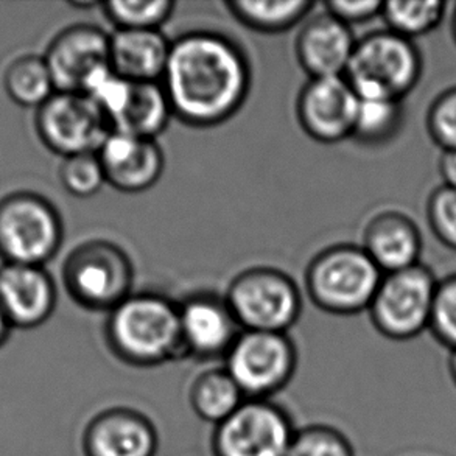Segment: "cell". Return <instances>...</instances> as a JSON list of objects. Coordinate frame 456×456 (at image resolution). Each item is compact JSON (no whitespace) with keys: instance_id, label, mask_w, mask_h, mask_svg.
I'll return each mask as SVG.
<instances>
[{"instance_id":"obj_1","label":"cell","mask_w":456,"mask_h":456,"mask_svg":"<svg viewBox=\"0 0 456 456\" xmlns=\"http://www.w3.org/2000/svg\"><path fill=\"white\" fill-rule=\"evenodd\" d=\"M160 85L179 120L209 128L240 110L251 72L247 56L231 39L212 31H191L172 43Z\"/></svg>"},{"instance_id":"obj_2","label":"cell","mask_w":456,"mask_h":456,"mask_svg":"<svg viewBox=\"0 0 456 456\" xmlns=\"http://www.w3.org/2000/svg\"><path fill=\"white\" fill-rule=\"evenodd\" d=\"M105 339L114 357L134 368H156L185 357L179 305L154 293L130 295L112 308Z\"/></svg>"},{"instance_id":"obj_3","label":"cell","mask_w":456,"mask_h":456,"mask_svg":"<svg viewBox=\"0 0 456 456\" xmlns=\"http://www.w3.org/2000/svg\"><path fill=\"white\" fill-rule=\"evenodd\" d=\"M422 68L414 41L387 28L357 41L345 78L358 99L402 102L418 86Z\"/></svg>"},{"instance_id":"obj_4","label":"cell","mask_w":456,"mask_h":456,"mask_svg":"<svg viewBox=\"0 0 456 456\" xmlns=\"http://www.w3.org/2000/svg\"><path fill=\"white\" fill-rule=\"evenodd\" d=\"M382 279V270L363 248L341 243L314 256L305 272V289L327 314H355L370 308Z\"/></svg>"},{"instance_id":"obj_5","label":"cell","mask_w":456,"mask_h":456,"mask_svg":"<svg viewBox=\"0 0 456 456\" xmlns=\"http://www.w3.org/2000/svg\"><path fill=\"white\" fill-rule=\"evenodd\" d=\"M62 220L47 198L19 191L0 200V259L44 266L61 247Z\"/></svg>"},{"instance_id":"obj_6","label":"cell","mask_w":456,"mask_h":456,"mask_svg":"<svg viewBox=\"0 0 456 456\" xmlns=\"http://www.w3.org/2000/svg\"><path fill=\"white\" fill-rule=\"evenodd\" d=\"M134 270L130 256L110 240L94 239L72 249L62 265V282L75 303L111 312L131 295Z\"/></svg>"},{"instance_id":"obj_7","label":"cell","mask_w":456,"mask_h":456,"mask_svg":"<svg viewBox=\"0 0 456 456\" xmlns=\"http://www.w3.org/2000/svg\"><path fill=\"white\" fill-rule=\"evenodd\" d=\"M224 299L241 330L287 333L303 310L297 282L272 266L237 274Z\"/></svg>"},{"instance_id":"obj_8","label":"cell","mask_w":456,"mask_h":456,"mask_svg":"<svg viewBox=\"0 0 456 456\" xmlns=\"http://www.w3.org/2000/svg\"><path fill=\"white\" fill-rule=\"evenodd\" d=\"M83 94L99 106L112 131L130 136L156 141L173 114L159 81L126 80L112 68L95 75Z\"/></svg>"},{"instance_id":"obj_9","label":"cell","mask_w":456,"mask_h":456,"mask_svg":"<svg viewBox=\"0 0 456 456\" xmlns=\"http://www.w3.org/2000/svg\"><path fill=\"white\" fill-rule=\"evenodd\" d=\"M438 279L428 266L418 264L383 274L370 303V321L385 338L407 341L430 327Z\"/></svg>"},{"instance_id":"obj_10","label":"cell","mask_w":456,"mask_h":456,"mask_svg":"<svg viewBox=\"0 0 456 456\" xmlns=\"http://www.w3.org/2000/svg\"><path fill=\"white\" fill-rule=\"evenodd\" d=\"M223 360L247 399H273L297 372V346L287 333L241 330Z\"/></svg>"},{"instance_id":"obj_11","label":"cell","mask_w":456,"mask_h":456,"mask_svg":"<svg viewBox=\"0 0 456 456\" xmlns=\"http://www.w3.org/2000/svg\"><path fill=\"white\" fill-rule=\"evenodd\" d=\"M297 432L290 413L273 399H247L214 427V456H287Z\"/></svg>"},{"instance_id":"obj_12","label":"cell","mask_w":456,"mask_h":456,"mask_svg":"<svg viewBox=\"0 0 456 456\" xmlns=\"http://www.w3.org/2000/svg\"><path fill=\"white\" fill-rule=\"evenodd\" d=\"M35 126L41 142L62 158L97 153L112 131L105 114L87 95L60 91L37 108Z\"/></svg>"},{"instance_id":"obj_13","label":"cell","mask_w":456,"mask_h":456,"mask_svg":"<svg viewBox=\"0 0 456 456\" xmlns=\"http://www.w3.org/2000/svg\"><path fill=\"white\" fill-rule=\"evenodd\" d=\"M111 37L95 25H70L50 43L45 61L60 93H83L103 69L111 68Z\"/></svg>"},{"instance_id":"obj_14","label":"cell","mask_w":456,"mask_h":456,"mask_svg":"<svg viewBox=\"0 0 456 456\" xmlns=\"http://www.w3.org/2000/svg\"><path fill=\"white\" fill-rule=\"evenodd\" d=\"M357 106L358 95L345 77L310 78L297 97V120L316 142H341L352 137Z\"/></svg>"},{"instance_id":"obj_15","label":"cell","mask_w":456,"mask_h":456,"mask_svg":"<svg viewBox=\"0 0 456 456\" xmlns=\"http://www.w3.org/2000/svg\"><path fill=\"white\" fill-rule=\"evenodd\" d=\"M159 433L150 416L126 405L100 410L81 433L85 456H156Z\"/></svg>"},{"instance_id":"obj_16","label":"cell","mask_w":456,"mask_h":456,"mask_svg":"<svg viewBox=\"0 0 456 456\" xmlns=\"http://www.w3.org/2000/svg\"><path fill=\"white\" fill-rule=\"evenodd\" d=\"M179 326L185 357L200 360L224 358L241 332L226 299L208 293L179 304Z\"/></svg>"},{"instance_id":"obj_17","label":"cell","mask_w":456,"mask_h":456,"mask_svg":"<svg viewBox=\"0 0 456 456\" xmlns=\"http://www.w3.org/2000/svg\"><path fill=\"white\" fill-rule=\"evenodd\" d=\"M55 282L44 266H0V310L12 329L43 326L55 312Z\"/></svg>"},{"instance_id":"obj_18","label":"cell","mask_w":456,"mask_h":456,"mask_svg":"<svg viewBox=\"0 0 456 456\" xmlns=\"http://www.w3.org/2000/svg\"><path fill=\"white\" fill-rule=\"evenodd\" d=\"M106 183L126 193L151 189L164 172L166 158L154 139L111 131L97 151Z\"/></svg>"},{"instance_id":"obj_19","label":"cell","mask_w":456,"mask_h":456,"mask_svg":"<svg viewBox=\"0 0 456 456\" xmlns=\"http://www.w3.org/2000/svg\"><path fill=\"white\" fill-rule=\"evenodd\" d=\"M383 274L420 264L422 234L407 212L395 208L377 210L364 224L362 245Z\"/></svg>"},{"instance_id":"obj_20","label":"cell","mask_w":456,"mask_h":456,"mask_svg":"<svg viewBox=\"0 0 456 456\" xmlns=\"http://www.w3.org/2000/svg\"><path fill=\"white\" fill-rule=\"evenodd\" d=\"M355 44L349 25L330 12H321L304 24L295 50L310 78H329L345 77Z\"/></svg>"},{"instance_id":"obj_21","label":"cell","mask_w":456,"mask_h":456,"mask_svg":"<svg viewBox=\"0 0 456 456\" xmlns=\"http://www.w3.org/2000/svg\"><path fill=\"white\" fill-rule=\"evenodd\" d=\"M172 43L159 30H118L111 37V68L130 81H159Z\"/></svg>"},{"instance_id":"obj_22","label":"cell","mask_w":456,"mask_h":456,"mask_svg":"<svg viewBox=\"0 0 456 456\" xmlns=\"http://www.w3.org/2000/svg\"><path fill=\"white\" fill-rule=\"evenodd\" d=\"M245 401L247 395L224 366L200 372L189 387V403L193 413L214 427L228 419Z\"/></svg>"},{"instance_id":"obj_23","label":"cell","mask_w":456,"mask_h":456,"mask_svg":"<svg viewBox=\"0 0 456 456\" xmlns=\"http://www.w3.org/2000/svg\"><path fill=\"white\" fill-rule=\"evenodd\" d=\"M4 86L16 105L37 110L56 93L47 61L39 55L12 60L4 74Z\"/></svg>"},{"instance_id":"obj_24","label":"cell","mask_w":456,"mask_h":456,"mask_svg":"<svg viewBox=\"0 0 456 456\" xmlns=\"http://www.w3.org/2000/svg\"><path fill=\"white\" fill-rule=\"evenodd\" d=\"M229 12L247 25L248 28L260 33H281L289 30L307 16L314 8L310 0H229Z\"/></svg>"},{"instance_id":"obj_25","label":"cell","mask_w":456,"mask_h":456,"mask_svg":"<svg viewBox=\"0 0 456 456\" xmlns=\"http://www.w3.org/2000/svg\"><path fill=\"white\" fill-rule=\"evenodd\" d=\"M447 6L443 0H391L383 2L382 16L388 30L414 41L430 35L443 24Z\"/></svg>"},{"instance_id":"obj_26","label":"cell","mask_w":456,"mask_h":456,"mask_svg":"<svg viewBox=\"0 0 456 456\" xmlns=\"http://www.w3.org/2000/svg\"><path fill=\"white\" fill-rule=\"evenodd\" d=\"M402 120V102L358 99L352 139L363 145H382L399 133Z\"/></svg>"},{"instance_id":"obj_27","label":"cell","mask_w":456,"mask_h":456,"mask_svg":"<svg viewBox=\"0 0 456 456\" xmlns=\"http://www.w3.org/2000/svg\"><path fill=\"white\" fill-rule=\"evenodd\" d=\"M103 8L118 30H159L170 18L175 4L172 0H110Z\"/></svg>"},{"instance_id":"obj_28","label":"cell","mask_w":456,"mask_h":456,"mask_svg":"<svg viewBox=\"0 0 456 456\" xmlns=\"http://www.w3.org/2000/svg\"><path fill=\"white\" fill-rule=\"evenodd\" d=\"M287 456H355V451L339 428L316 422L297 428Z\"/></svg>"},{"instance_id":"obj_29","label":"cell","mask_w":456,"mask_h":456,"mask_svg":"<svg viewBox=\"0 0 456 456\" xmlns=\"http://www.w3.org/2000/svg\"><path fill=\"white\" fill-rule=\"evenodd\" d=\"M62 187L77 198L94 197L106 183L105 172L97 153L68 156L60 167Z\"/></svg>"},{"instance_id":"obj_30","label":"cell","mask_w":456,"mask_h":456,"mask_svg":"<svg viewBox=\"0 0 456 456\" xmlns=\"http://www.w3.org/2000/svg\"><path fill=\"white\" fill-rule=\"evenodd\" d=\"M428 330L449 351H456V274L438 281Z\"/></svg>"},{"instance_id":"obj_31","label":"cell","mask_w":456,"mask_h":456,"mask_svg":"<svg viewBox=\"0 0 456 456\" xmlns=\"http://www.w3.org/2000/svg\"><path fill=\"white\" fill-rule=\"evenodd\" d=\"M427 220L445 248L456 251V191L439 185L427 200Z\"/></svg>"},{"instance_id":"obj_32","label":"cell","mask_w":456,"mask_h":456,"mask_svg":"<svg viewBox=\"0 0 456 456\" xmlns=\"http://www.w3.org/2000/svg\"><path fill=\"white\" fill-rule=\"evenodd\" d=\"M427 131L443 151L456 150V86L439 94L427 112Z\"/></svg>"},{"instance_id":"obj_33","label":"cell","mask_w":456,"mask_h":456,"mask_svg":"<svg viewBox=\"0 0 456 456\" xmlns=\"http://www.w3.org/2000/svg\"><path fill=\"white\" fill-rule=\"evenodd\" d=\"M327 12L351 27L352 24L366 22L382 14L383 2L379 0H330L326 4Z\"/></svg>"},{"instance_id":"obj_34","label":"cell","mask_w":456,"mask_h":456,"mask_svg":"<svg viewBox=\"0 0 456 456\" xmlns=\"http://www.w3.org/2000/svg\"><path fill=\"white\" fill-rule=\"evenodd\" d=\"M438 167L439 175L444 181V185L456 191V150L443 151Z\"/></svg>"},{"instance_id":"obj_35","label":"cell","mask_w":456,"mask_h":456,"mask_svg":"<svg viewBox=\"0 0 456 456\" xmlns=\"http://www.w3.org/2000/svg\"><path fill=\"white\" fill-rule=\"evenodd\" d=\"M12 329V327L10 326V322L6 321L5 314L0 310V347H4V345L10 338Z\"/></svg>"},{"instance_id":"obj_36","label":"cell","mask_w":456,"mask_h":456,"mask_svg":"<svg viewBox=\"0 0 456 456\" xmlns=\"http://www.w3.org/2000/svg\"><path fill=\"white\" fill-rule=\"evenodd\" d=\"M449 374H451L452 382L455 383L456 387V351L451 352V358H449Z\"/></svg>"},{"instance_id":"obj_37","label":"cell","mask_w":456,"mask_h":456,"mask_svg":"<svg viewBox=\"0 0 456 456\" xmlns=\"http://www.w3.org/2000/svg\"><path fill=\"white\" fill-rule=\"evenodd\" d=\"M452 31H453V37H455L456 43V6L455 12H453V20H452Z\"/></svg>"}]
</instances>
